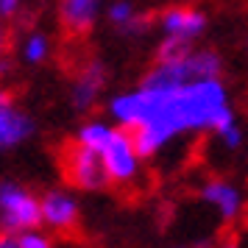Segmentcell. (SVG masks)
Returning <instances> with one entry per match:
<instances>
[{"label":"cell","mask_w":248,"mask_h":248,"mask_svg":"<svg viewBox=\"0 0 248 248\" xmlns=\"http://www.w3.org/2000/svg\"><path fill=\"white\" fill-rule=\"evenodd\" d=\"M223 62L215 50H190L179 59L170 62H156L154 67L145 73V78L140 87L145 90H170V87H181V84H192V81L203 78H220Z\"/></svg>","instance_id":"7a4b0ae2"},{"label":"cell","mask_w":248,"mask_h":248,"mask_svg":"<svg viewBox=\"0 0 248 248\" xmlns=\"http://www.w3.org/2000/svg\"><path fill=\"white\" fill-rule=\"evenodd\" d=\"M220 248H237V237H229V240H226Z\"/></svg>","instance_id":"ffe728a7"},{"label":"cell","mask_w":248,"mask_h":248,"mask_svg":"<svg viewBox=\"0 0 248 248\" xmlns=\"http://www.w3.org/2000/svg\"><path fill=\"white\" fill-rule=\"evenodd\" d=\"M181 248H190V246H181ZM192 248H206V246H192Z\"/></svg>","instance_id":"44dd1931"},{"label":"cell","mask_w":248,"mask_h":248,"mask_svg":"<svg viewBox=\"0 0 248 248\" xmlns=\"http://www.w3.org/2000/svg\"><path fill=\"white\" fill-rule=\"evenodd\" d=\"M42 209V223H47L59 234H76L81 223L78 203L64 192H45V198L39 201Z\"/></svg>","instance_id":"ba28073f"},{"label":"cell","mask_w":248,"mask_h":248,"mask_svg":"<svg viewBox=\"0 0 248 248\" xmlns=\"http://www.w3.org/2000/svg\"><path fill=\"white\" fill-rule=\"evenodd\" d=\"M103 87H106V67L98 59H90L84 62L73 78V90H70V101H73V109L76 112H92L95 103L101 98Z\"/></svg>","instance_id":"52a82bcc"},{"label":"cell","mask_w":248,"mask_h":248,"mask_svg":"<svg viewBox=\"0 0 248 248\" xmlns=\"http://www.w3.org/2000/svg\"><path fill=\"white\" fill-rule=\"evenodd\" d=\"M106 20L120 34H142L151 28V14H140L131 0H114L106 12Z\"/></svg>","instance_id":"7c38bea8"},{"label":"cell","mask_w":248,"mask_h":248,"mask_svg":"<svg viewBox=\"0 0 248 248\" xmlns=\"http://www.w3.org/2000/svg\"><path fill=\"white\" fill-rule=\"evenodd\" d=\"M42 223V209L31 192H25L20 184L3 181L0 184V229L3 232H34Z\"/></svg>","instance_id":"277c9868"},{"label":"cell","mask_w":248,"mask_h":248,"mask_svg":"<svg viewBox=\"0 0 248 248\" xmlns=\"http://www.w3.org/2000/svg\"><path fill=\"white\" fill-rule=\"evenodd\" d=\"M34 134V120L14 106L12 92H0V151L25 142Z\"/></svg>","instance_id":"9c48e42d"},{"label":"cell","mask_w":248,"mask_h":248,"mask_svg":"<svg viewBox=\"0 0 248 248\" xmlns=\"http://www.w3.org/2000/svg\"><path fill=\"white\" fill-rule=\"evenodd\" d=\"M9 45H12V31H9V25L0 20V59L9 56Z\"/></svg>","instance_id":"ac0fdd59"},{"label":"cell","mask_w":248,"mask_h":248,"mask_svg":"<svg viewBox=\"0 0 248 248\" xmlns=\"http://www.w3.org/2000/svg\"><path fill=\"white\" fill-rule=\"evenodd\" d=\"M159 28L170 39H179L192 45L206 28V14L195 6H170L159 14Z\"/></svg>","instance_id":"8992f818"},{"label":"cell","mask_w":248,"mask_h":248,"mask_svg":"<svg viewBox=\"0 0 248 248\" xmlns=\"http://www.w3.org/2000/svg\"><path fill=\"white\" fill-rule=\"evenodd\" d=\"M112 131H114L112 125L101 123V120H92V123L81 125L78 134H76V140H78L81 145H87V148H92V151L101 154L103 148H106V142L112 140Z\"/></svg>","instance_id":"4fadbf2b"},{"label":"cell","mask_w":248,"mask_h":248,"mask_svg":"<svg viewBox=\"0 0 248 248\" xmlns=\"http://www.w3.org/2000/svg\"><path fill=\"white\" fill-rule=\"evenodd\" d=\"M112 117L128 131L137 156H154L173 137L187 131H215L234 123L229 95L220 78H203L170 90H145L117 95L109 103Z\"/></svg>","instance_id":"6da1fadb"},{"label":"cell","mask_w":248,"mask_h":248,"mask_svg":"<svg viewBox=\"0 0 248 248\" xmlns=\"http://www.w3.org/2000/svg\"><path fill=\"white\" fill-rule=\"evenodd\" d=\"M25 0H0V20L3 23H9V20H14L17 14L23 12Z\"/></svg>","instance_id":"2e32d148"},{"label":"cell","mask_w":248,"mask_h":248,"mask_svg":"<svg viewBox=\"0 0 248 248\" xmlns=\"http://www.w3.org/2000/svg\"><path fill=\"white\" fill-rule=\"evenodd\" d=\"M59 170L70 187L84 192H101L106 190L112 179H109V170L103 165V156L92 148L81 145L78 140H70L62 145L59 151Z\"/></svg>","instance_id":"3957f363"},{"label":"cell","mask_w":248,"mask_h":248,"mask_svg":"<svg viewBox=\"0 0 248 248\" xmlns=\"http://www.w3.org/2000/svg\"><path fill=\"white\" fill-rule=\"evenodd\" d=\"M101 12V0H62L59 3V23L67 34H87Z\"/></svg>","instance_id":"30bf717a"},{"label":"cell","mask_w":248,"mask_h":248,"mask_svg":"<svg viewBox=\"0 0 248 248\" xmlns=\"http://www.w3.org/2000/svg\"><path fill=\"white\" fill-rule=\"evenodd\" d=\"M103 165L109 170V179L114 184H125L137 176V168H140V156L134 151V142L125 128H114L112 140L106 142V148L101 151Z\"/></svg>","instance_id":"5b68a950"},{"label":"cell","mask_w":248,"mask_h":248,"mask_svg":"<svg viewBox=\"0 0 248 248\" xmlns=\"http://www.w3.org/2000/svg\"><path fill=\"white\" fill-rule=\"evenodd\" d=\"M0 248H20V240L9 232H0Z\"/></svg>","instance_id":"d6986e66"},{"label":"cell","mask_w":248,"mask_h":248,"mask_svg":"<svg viewBox=\"0 0 248 248\" xmlns=\"http://www.w3.org/2000/svg\"><path fill=\"white\" fill-rule=\"evenodd\" d=\"M20 50H23V59L28 64H42L50 56V39L42 31H31V34L25 36V42Z\"/></svg>","instance_id":"5bb4252c"},{"label":"cell","mask_w":248,"mask_h":248,"mask_svg":"<svg viewBox=\"0 0 248 248\" xmlns=\"http://www.w3.org/2000/svg\"><path fill=\"white\" fill-rule=\"evenodd\" d=\"M217 137H220V140H223V142H226L229 148H237L240 142H243V134H240V128H237V123H232L229 128H223V131H220Z\"/></svg>","instance_id":"e0dca14e"},{"label":"cell","mask_w":248,"mask_h":248,"mask_svg":"<svg viewBox=\"0 0 248 248\" xmlns=\"http://www.w3.org/2000/svg\"><path fill=\"white\" fill-rule=\"evenodd\" d=\"M17 240H20V248H53L50 240L45 234H39V232H23Z\"/></svg>","instance_id":"9a60e30c"},{"label":"cell","mask_w":248,"mask_h":248,"mask_svg":"<svg viewBox=\"0 0 248 248\" xmlns=\"http://www.w3.org/2000/svg\"><path fill=\"white\" fill-rule=\"evenodd\" d=\"M201 198L209 201L212 206H217V212L226 223H234L240 217V209H243V195L237 192V187H232L229 181L223 179H209L201 187Z\"/></svg>","instance_id":"8fae6325"}]
</instances>
